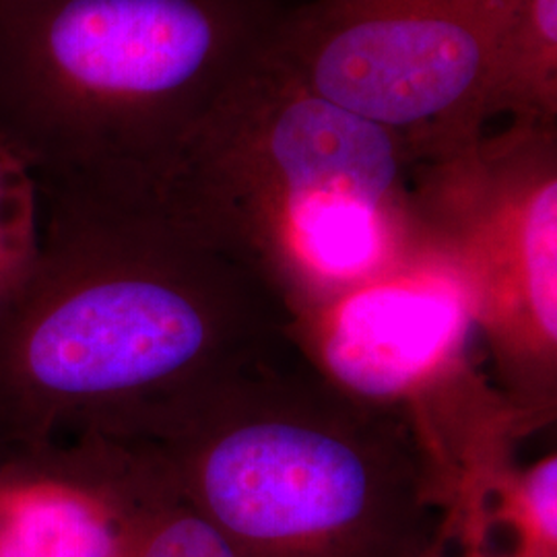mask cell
<instances>
[{"label": "cell", "mask_w": 557, "mask_h": 557, "mask_svg": "<svg viewBox=\"0 0 557 557\" xmlns=\"http://www.w3.org/2000/svg\"><path fill=\"white\" fill-rule=\"evenodd\" d=\"M275 21L262 0H0V145L160 176Z\"/></svg>", "instance_id": "cell-1"}, {"label": "cell", "mask_w": 557, "mask_h": 557, "mask_svg": "<svg viewBox=\"0 0 557 557\" xmlns=\"http://www.w3.org/2000/svg\"><path fill=\"white\" fill-rule=\"evenodd\" d=\"M400 149L384 128L306 87L267 41L180 140L160 178L211 200L264 195L298 259L351 277L384 250Z\"/></svg>", "instance_id": "cell-2"}, {"label": "cell", "mask_w": 557, "mask_h": 557, "mask_svg": "<svg viewBox=\"0 0 557 557\" xmlns=\"http://www.w3.org/2000/svg\"><path fill=\"white\" fill-rule=\"evenodd\" d=\"M517 0H314L269 46L322 100L405 147L465 151L487 114L499 36Z\"/></svg>", "instance_id": "cell-3"}, {"label": "cell", "mask_w": 557, "mask_h": 557, "mask_svg": "<svg viewBox=\"0 0 557 557\" xmlns=\"http://www.w3.org/2000/svg\"><path fill=\"white\" fill-rule=\"evenodd\" d=\"M21 329L17 370L41 398H89L165 379L195 358L205 324L170 285L114 277L52 292Z\"/></svg>", "instance_id": "cell-4"}, {"label": "cell", "mask_w": 557, "mask_h": 557, "mask_svg": "<svg viewBox=\"0 0 557 557\" xmlns=\"http://www.w3.org/2000/svg\"><path fill=\"white\" fill-rule=\"evenodd\" d=\"M202 490L227 531L281 541L322 535L356 520L368 498V475L338 440L262 423L221 440L205 465Z\"/></svg>", "instance_id": "cell-5"}, {"label": "cell", "mask_w": 557, "mask_h": 557, "mask_svg": "<svg viewBox=\"0 0 557 557\" xmlns=\"http://www.w3.org/2000/svg\"><path fill=\"white\" fill-rule=\"evenodd\" d=\"M450 294L425 287H374L349 299L326 343V359L363 395L398 393L438 361L460 329Z\"/></svg>", "instance_id": "cell-6"}, {"label": "cell", "mask_w": 557, "mask_h": 557, "mask_svg": "<svg viewBox=\"0 0 557 557\" xmlns=\"http://www.w3.org/2000/svg\"><path fill=\"white\" fill-rule=\"evenodd\" d=\"M0 557H120L100 506L50 479L0 483Z\"/></svg>", "instance_id": "cell-7"}, {"label": "cell", "mask_w": 557, "mask_h": 557, "mask_svg": "<svg viewBox=\"0 0 557 557\" xmlns=\"http://www.w3.org/2000/svg\"><path fill=\"white\" fill-rule=\"evenodd\" d=\"M554 128L557 119V0H517L499 36L487 114Z\"/></svg>", "instance_id": "cell-8"}, {"label": "cell", "mask_w": 557, "mask_h": 557, "mask_svg": "<svg viewBox=\"0 0 557 557\" xmlns=\"http://www.w3.org/2000/svg\"><path fill=\"white\" fill-rule=\"evenodd\" d=\"M38 259L29 165L0 145V296L29 277Z\"/></svg>", "instance_id": "cell-9"}, {"label": "cell", "mask_w": 557, "mask_h": 557, "mask_svg": "<svg viewBox=\"0 0 557 557\" xmlns=\"http://www.w3.org/2000/svg\"><path fill=\"white\" fill-rule=\"evenodd\" d=\"M520 264L535 317L552 338L557 333V182L554 176L539 184L531 197L522 242Z\"/></svg>", "instance_id": "cell-10"}, {"label": "cell", "mask_w": 557, "mask_h": 557, "mask_svg": "<svg viewBox=\"0 0 557 557\" xmlns=\"http://www.w3.org/2000/svg\"><path fill=\"white\" fill-rule=\"evenodd\" d=\"M139 557H236L218 527L202 518H176L158 529Z\"/></svg>", "instance_id": "cell-11"}, {"label": "cell", "mask_w": 557, "mask_h": 557, "mask_svg": "<svg viewBox=\"0 0 557 557\" xmlns=\"http://www.w3.org/2000/svg\"><path fill=\"white\" fill-rule=\"evenodd\" d=\"M529 512L545 541L557 537V465L556 458L543 462L527 483Z\"/></svg>", "instance_id": "cell-12"}]
</instances>
